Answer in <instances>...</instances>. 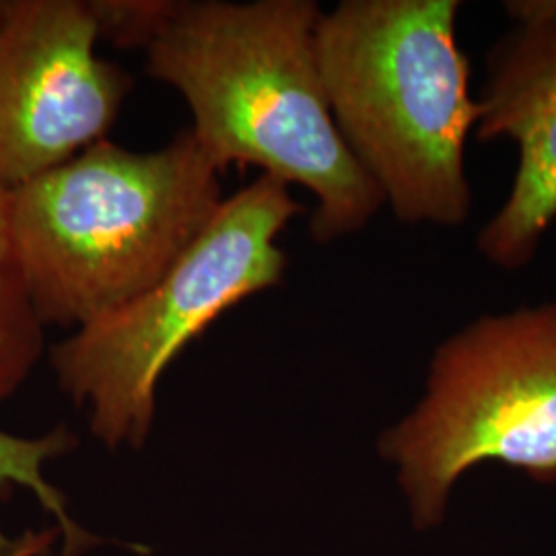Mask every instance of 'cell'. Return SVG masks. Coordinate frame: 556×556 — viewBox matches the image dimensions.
Here are the masks:
<instances>
[{
	"label": "cell",
	"mask_w": 556,
	"mask_h": 556,
	"mask_svg": "<svg viewBox=\"0 0 556 556\" xmlns=\"http://www.w3.org/2000/svg\"><path fill=\"white\" fill-rule=\"evenodd\" d=\"M314 0H179L147 52V73L186 101L188 128L220 172L262 176L314 197L318 243L355 236L383 200L342 139L319 73Z\"/></svg>",
	"instance_id": "cell-1"
},
{
	"label": "cell",
	"mask_w": 556,
	"mask_h": 556,
	"mask_svg": "<svg viewBox=\"0 0 556 556\" xmlns=\"http://www.w3.org/2000/svg\"><path fill=\"white\" fill-rule=\"evenodd\" d=\"M459 0H342L316 52L338 130L404 225L470 219L466 142L480 105L457 41Z\"/></svg>",
	"instance_id": "cell-2"
},
{
	"label": "cell",
	"mask_w": 556,
	"mask_h": 556,
	"mask_svg": "<svg viewBox=\"0 0 556 556\" xmlns=\"http://www.w3.org/2000/svg\"><path fill=\"white\" fill-rule=\"evenodd\" d=\"M220 176L186 128L155 151L101 140L9 190L41 326L79 330L160 282L215 219Z\"/></svg>",
	"instance_id": "cell-3"
},
{
	"label": "cell",
	"mask_w": 556,
	"mask_h": 556,
	"mask_svg": "<svg viewBox=\"0 0 556 556\" xmlns=\"http://www.w3.org/2000/svg\"><path fill=\"white\" fill-rule=\"evenodd\" d=\"M301 213L287 184L258 176L225 197L160 282L52 349L60 390L89 406V427L103 445H144L165 369L225 312L277 287L287 270L278 238Z\"/></svg>",
	"instance_id": "cell-4"
},
{
	"label": "cell",
	"mask_w": 556,
	"mask_h": 556,
	"mask_svg": "<svg viewBox=\"0 0 556 556\" xmlns=\"http://www.w3.org/2000/svg\"><path fill=\"white\" fill-rule=\"evenodd\" d=\"M417 528L443 521L486 462L556 482V301L484 314L445 338L415 408L379 438Z\"/></svg>",
	"instance_id": "cell-5"
},
{
	"label": "cell",
	"mask_w": 556,
	"mask_h": 556,
	"mask_svg": "<svg viewBox=\"0 0 556 556\" xmlns=\"http://www.w3.org/2000/svg\"><path fill=\"white\" fill-rule=\"evenodd\" d=\"M87 0H9L0 20V188L108 139L132 77L98 54Z\"/></svg>",
	"instance_id": "cell-6"
},
{
	"label": "cell",
	"mask_w": 556,
	"mask_h": 556,
	"mask_svg": "<svg viewBox=\"0 0 556 556\" xmlns=\"http://www.w3.org/2000/svg\"><path fill=\"white\" fill-rule=\"evenodd\" d=\"M514 27L486 56L475 137L509 140L511 188L478 231L480 256L516 273L532 264L556 223V0H511Z\"/></svg>",
	"instance_id": "cell-7"
},
{
	"label": "cell",
	"mask_w": 556,
	"mask_h": 556,
	"mask_svg": "<svg viewBox=\"0 0 556 556\" xmlns=\"http://www.w3.org/2000/svg\"><path fill=\"white\" fill-rule=\"evenodd\" d=\"M77 445L79 439L64 425L40 438H17L0 431V501H7L17 489L34 493L43 509L59 521L60 534L64 538L60 556H79L96 544L93 538L85 534L71 519L59 489L43 477V466L48 462L73 452ZM41 544V538L11 540L0 532V556H38Z\"/></svg>",
	"instance_id": "cell-8"
},
{
	"label": "cell",
	"mask_w": 556,
	"mask_h": 556,
	"mask_svg": "<svg viewBox=\"0 0 556 556\" xmlns=\"http://www.w3.org/2000/svg\"><path fill=\"white\" fill-rule=\"evenodd\" d=\"M43 330L21 268L9 190L0 188V402L34 371L43 353Z\"/></svg>",
	"instance_id": "cell-9"
},
{
	"label": "cell",
	"mask_w": 556,
	"mask_h": 556,
	"mask_svg": "<svg viewBox=\"0 0 556 556\" xmlns=\"http://www.w3.org/2000/svg\"><path fill=\"white\" fill-rule=\"evenodd\" d=\"M100 41L147 50L178 9L179 0H87Z\"/></svg>",
	"instance_id": "cell-10"
},
{
	"label": "cell",
	"mask_w": 556,
	"mask_h": 556,
	"mask_svg": "<svg viewBox=\"0 0 556 556\" xmlns=\"http://www.w3.org/2000/svg\"><path fill=\"white\" fill-rule=\"evenodd\" d=\"M7 7H9V0H0V20H2V15H4Z\"/></svg>",
	"instance_id": "cell-11"
}]
</instances>
